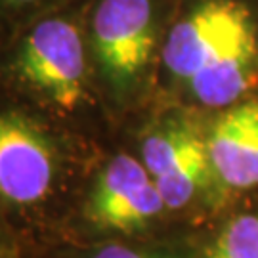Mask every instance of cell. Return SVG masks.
<instances>
[{"label":"cell","instance_id":"6da1fadb","mask_svg":"<svg viewBox=\"0 0 258 258\" xmlns=\"http://www.w3.org/2000/svg\"><path fill=\"white\" fill-rule=\"evenodd\" d=\"M19 75L61 109H75L84 96V48L81 33L65 19H46L25 38Z\"/></svg>","mask_w":258,"mask_h":258},{"label":"cell","instance_id":"7a4b0ae2","mask_svg":"<svg viewBox=\"0 0 258 258\" xmlns=\"http://www.w3.org/2000/svg\"><path fill=\"white\" fill-rule=\"evenodd\" d=\"M256 33L249 10L235 0H207L176 23L165 46V63L187 83L199 69L241 38Z\"/></svg>","mask_w":258,"mask_h":258},{"label":"cell","instance_id":"3957f363","mask_svg":"<svg viewBox=\"0 0 258 258\" xmlns=\"http://www.w3.org/2000/svg\"><path fill=\"white\" fill-rule=\"evenodd\" d=\"M155 42L151 0H102L94 14V48L115 88H128Z\"/></svg>","mask_w":258,"mask_h":258},{"label":"cell","instance_id":"277c9868","mask_svg":"<svg viewBox=\"0 0 258 258\" xmlns=\"http://www.w3.org/2000/svg\"><path fill=\"white\" fill-rule=\"evenodd\" d=\"M55 172L57 155L46 132L21 113H0V197L37 203L50 194Z\"/></svg>","mask_w":258,"mask_h":258},{"label":"cell","instance_id":"5b68a950","mask_svg":"<svg viewBox=\"0 0 258 258\" xmlns=\"http://www.w3.org/2000/svg\"><path fill=\"white\" fill-rule=\"evenodd\" d=\"M165 209V201L146 165L124 153L111 159L88 199V216L103 230L146 228Z\"/></svg>","mask_w":258,"mask_h":258},{"label":"cell","instance_id":"8992f818","mask_svg":"<svg viewBox=\"0 0 258 258\" xmlns=\"http://www.w3.org/2000/svg\"><path fill=\"white\" fill-rule=\"evenodd\" d=\"M212 172L231 187L258 185V102L233 105L207 136Z\"/></svg>","mask_w":258,"mask_h":258},{"label":"cell","instance_id":"52a82bcc","mask_svg":"<svg viewBox=\"0 0 258 258\" xmlns=\"http://www.w3.org/2000/svg\"><path fill=\"white\" fill-rule=\"evenodd\" d=\"M258 73L256 33L241 38L187 81L197 100L211 107L230 105L247 92Z\"/></svg>","mask_w":258,"mask_h":258},{"label":"cell","instance_id":"ba28073f","mask_svg":"<svg viewBox=\"0 0 258 258\" xmlns=\"http://www.w3.org/2000/svg\"><path fill=\"white\" fill-rule=\"evenodd\" d=\"M207 155V142L184 122H166L149 132L142 144V163L153 182L176 174Z\"/></svg>","mask_w":258,"mask_h":258},{"label":"cell","instance_id":"9c48e42d","mask_svg":"<svg viewBox=\"0 0 258 258\" xmlns=\"http://www.w3.org/2000/svg\"><path fill=\"white\" fill-rule=\"evenodd\" d=\"M203 258H258V214H239L216 235Z\"/></svg>","mask_w":258,"mask_h":258},{"label":"cell","instance_id":"30bf717a","mask_svg":"<svg viewBox=\"0 0 258 258\" xmlns=\"http://www.w3.org/2000/svg\"><path fill=\"white\" fill-rule=\"evenodd\" d=\"M84 258H178L172 252L159 249H142V247H130L120 243H107L92 252H88Z\"/></svg>","mask_w":258,"mask_h":258},{"label":"cell","instance_id":"8fae6325","mask_svg":"<svg viewBox=\"0 0 258 258\" xmlns=\"http://www.w3.org/2000/svg\"><path fill=\"white\" fill-rule=\"evenodd\" d=\"M0 258H16L14 254H10L8 250H2L0 249Z\"/></svg>","mask_w":258,"mask_h":258},{"label":"cell","instance_id":"7c38bea8","mask_svg":"<svg viewBox=\"0 0 258 258\" xmlns=\"http://www.w3.org/2000/svg\"><path fill=\"white\" fill-rule=\"evenodd\" d=\"M10 2H18V4H27V2H35V0H10Z\"/></svg>","mask_w":258,"mask_h":258}]
</instances>
